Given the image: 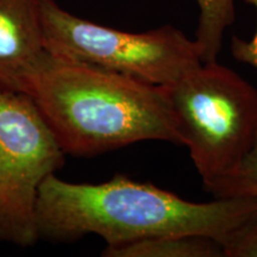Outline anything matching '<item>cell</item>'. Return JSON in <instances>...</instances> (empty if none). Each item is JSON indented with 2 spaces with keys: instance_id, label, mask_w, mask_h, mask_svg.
Returning <instances> with one entry per match:
<instances>
[{
  "instance_id": "ba28073f",
  "label": "cell",
  "mask_w": 257,
  "mask_h": 257,
  "mask_svg": "<svg viewBox=\"0 0 257 257\" xmlns=\"http://www.w3.org/2000/svg\"><path fill=\"white\" fill-rule=\"evenodd\" d=\"M199 22L195 42L202 62H214L219 56L226 28L234 22L233 0H197Z\"/></svg>"
},
{
  "instance_id": "9c48e42d",
  "label": "cell",
  "mask_w": 257,
  "mask_h": 257,
  "mask_svg": "<svg viewBox=\"0 0 257 257\" xmlns=\"http://www.w3.org/2000/svg\"><path fill=\"white\" fill-rule=\"evenodd\" d=\"M216 199L255 198L257 199V142L243 162L231 174L225 176L207 191Z\"/></svg>"
},
{
  "instance_id": "5b68a950",
  "label": "cell",
  "mask_w": 257,
  "mask_h": 257,
  "mask_svg": "<svg viewBox=\"0 0 257 257\" xmlns=\"http://www.w3.org/2000/svg\"><path fill=\"white\" fill-rule=\"evenodd\" d=\"M64 155L30 96L0 85V242L30 246L40 239L38 193Z\"/></svg>"
},
{
  "instance_id": "7a4b0ae2",
  "label": "cell",
  "mask_w": 257,
  "mask_h": 257,
  "mask_svg": "<svg viewBox=\"0 0 257 257\" xmlns=\"http://www.w3.org/2000/svg\"><path fill=\"white\" fill-rule=\"evenodd\" d=\"M66 154L93 156L142 141L181 144L165 87L49 53L28 94Z\"/></svg>"
},
{
  "instance_id": "6da1fadb",
  "label": "cell",
  "mask_w": 257,
  "mask_h": 257,
  "mask_svg": "<svg viewBox=\"0 0 257 257\" xmlns=\"http://www.w3.org/2000/svg\"><path fill=\"white\" fill-rule=\"evenodd\" d=\"M257 216L255 198L192 202L174 193L115 175L102 184L44 180L36 207L40 238L73 240L98 234L115 246L162 236H205L221 248Z\"/></svg>"
},
{
  "instance_id": "8fae6325",
  "label": "cell",
  "mask_w": 257,
  "mask_h": 257,
  "mask_svg": "<svg viewBox=\"0 0 257 257\" xmlns=\"http://www.w3.org/2000/svg\"><path fill=\"white\" fill-rule=\"evenodd\" d=\"M248 4L255 6L257 11V0H244ZM231 51L234 59L239 62L250 64L257 69V29L255 35L250 41L233 36L231 43Z\"/></svg>"
},
{
  "instance_id": "3957f363",
  "label": "cell",
  "mask_w": 257,
  "mask_h": 257,
  "mask_svg": "<svg viewBox=\"0 0 257 257\" xmlns=\"http://www.w3.org/2000/svg\"><path fill=\"white\" fill-rule=\"evenodd\" d=\"M165 89L181 144L208 191L257 142V89L218 61L200 63Z\"/></svg>"
},
{
  "instance_id": "52a82bcc",
  "label": "cell",
  "mask_w": 257,
  "mask_h": 257,
  "mask_svg": "<svg viewBox=\"0 0 257 257\" xmlns=\"http://www.w3.org/2000/svg\"><path fill=\"white\" fill-rule=\"evenodd\" d=\"M105 257H220L223 248L205 236H162L106 246Z\"/></svg>"
},
{
  "instance_id": "277c9868",
  "label": "cell",
  "mask_w": 257,
  "mask_h": 257,
  "mask_svg": "<svg viewBox=\"0 0 257 257\" xmlns=\"http://www.w3.org/2000/svg\"><path fill=\"white\" fill-rule=\"evenodd\" d=\"M44 44L51 55L166 87L202 63L200 48L165 25L127 32L76 17L55 0H37Z\"/></svg>"
},
{
  "instance_id": "30bf717a",
  "label": "cell",
  "mask_w": 257,
  "mask_h": 257,
  "mask_svg": "<svg viewBox=\"0 0 257 257\" xmlns=\"http://www.w3.org/2000/svg\"><path fill=\"white\" fill-rule=\"evenodd\" d=\"M226 257H257V216L249 220L229 243L223 246Z\"/></svg>"
},
{
  "instance_id": "8992f818",
  "label": "cell",
  "mask_w": 257,
  "mask_h": 257,
  "mask_svg": "<svg viewBox=\"0 0 257 257\" xmlns=\"http://www.w3.org/2000/svg\"><path fill=\"white\" fill-rule=\"evenodd\" d=\"M48 57L37 0H0V85L28 94Z\"/></svg>"
}]
</instances>
